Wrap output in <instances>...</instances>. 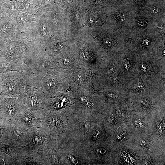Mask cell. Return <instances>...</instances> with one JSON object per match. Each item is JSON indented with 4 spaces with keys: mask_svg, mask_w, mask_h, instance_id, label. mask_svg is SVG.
<instances>
[{
    "mask_svg": "<svg viewBox=\"0 0 165 165\" xmlns=\"http://www.w3.org/2000/svg\"><path fill=\"white\" fill-rule=\"evenodd\" d=\"M2 75L0 95L20 98L25 90V81L23 78H18L13 75L5 74Z\"/></svg>",
    "mask_w": 165,
    "mask_h": 165,
    "instance_id": "obj_1",
    "label": "cell"
},
{
    "mask_svg": "<svg viewBox=\"0 0 165 165\" xmlns=\"http://www.w3.org/2000/svg\"><path fill=\"white\" fill-rule=\"evenodd\" d=\"M14 71L20 73L22 78L26 82L32 74L31 70L26 68L22 63L17 60H9L4 58L0 60V73H6Z\"/></svg>",
    "mask_w": 165,
    "mask_h": 165,
    "instance_id": "obj_2",
    "label": "cell"
},
{
    "mask_svg": "<svg viewBox=\"0 0 165 165\" xmlns=\"http://www.w3.org/2000/svg\"><path fill=\"white\" fill-rule=\"evenodd\" d=\"M43 92L41 89L30 85L26 82L25 90L20 98L25 101L28 106L36 108L40 104Z\"/></svg>",
    "mask_w": 165,
    "mask_h": 165,
    "instance_id": "obj_3",
    "label": "cell"
},
{
    "mask_svg": "<svg viewBox=\"0 0 165 165\" xmlns=\"http://www.w3.org/2000/svg\"><path fill=\"white\" fill-rule=\"evenodd\" d=\"M2 96L4 100L5 114L8 117H10L13 114L16 108V101L13 98Z\"/></svg>",
    "mask_w": 165,
    "mask_h": 165,
    "instance_id": "obj_4",
    "label": "cell"
},
{
    "mask_svg": "<svg viewBox=\"0 0 165 165\" xmlns=\"http://www.w3.org/2000/svg\"><path fill=\"white\" fill-rule=\"evenodd\" d=\"M14 1L16 3V8L19 10L27 12L32 9L33 7L31 4L26 0L22 2H20L17 0Z\"/></svg>",
    "mask_w": 165,
    "mask_h": 165,
    "instance_id": "obj_5",
    "label": "cell"
},
{
    "mask_svg": "<svg viewBox=\"0 0 165 165\" xmlns=\"http://www.w3.org/2000/svg\"><path fill=\"white\" fill-rule=\"evenodd\" d=\"M31 16L27 14H24L20 16L19 19V22L22 24H26L32 20Z\"/></svg>",
    "mask_w": 165,
    "mask_h": 165,
    "instance_id": "obj_6",
    "label": "cell"
},
{
    "mask_svg": "<svg viewBox=\"0 0 165 165\" xmlns=\"http://www.w3.org/2000/svg\"><path fill=\"white\" fill-rule=\"evenodd\" d=\"M81 99L82 102L86 106L89 108H90L92 107V106L91 103L87 100L84 97H82L81 98Z\"/></svg>",
    "mask_w": 165,
    "mask_h": 165,
    "instance_id": "obj_7",
    "label": "cell"
},
{
    "mask_svg": "<svg viewBox=\"0 0 165 165\" xmlns=\"http://www.w3.org/2000/svg\"><path fill=\"white\" fill-rule=\"evenodd\" d=\"M134 88L137 90H141V89H144L143 84L140 82H139L134 85Z\"/></svg>",
    "mask_w": 165,
    "mask_h": 165,
    "instance_id": "obj_8",
    "label": "cell"
},
{
    "mask_svg": "<svg viewBox=\"0 0 165 165\" xmlns=\"http://www.w3.org/2000/svg\"><path fill=\"white\" fill-rule=\"evenodd\" d=\"M33 141L35 144H38L42 142V138L38 136H35L33 138Z\"/></svg>",
    "mask_w": 165,
    "mask_h": 165,
    "instance_id": "obj_9",
    "label": "cell"
},
{
    "mask_svg": "<svg viewBox=\"0 0 165 165\" xmlns=\"http://www.w3.org/2000/svg\"><path fill=\"white\" fill-rule=\"evenodd\" d=\"M48 123L51 126H54L55 125V117H51L48 119Z\"/></svg>",
    "mask_w": 165,
    "mask_h": 165,
    "instance_id": "obj_10",
    "label": "cell"
},
{
    "mask_svg": "<svg viewBox=\"0 0 165 165\" xmlns=\"http://www.w3.org/2000/svg\"><path fill=\"white\" fill-rule=\"evenodd\" d=\"M51 160L53 163L55 164H58L59 163L57 157L54 155L51 156Z\"/></svg>",
    "mask_w": 165,
    "mask_h": 165,
    "instance_id": "obj_11",
    "label": "cell"
},
{
    "mask_svg": "<svg viewBox=\"0 0 165 165\" xmlns=\"http://www.w3.org/2000/svg\"><path fill=\"white\" fill-rule=\"evenodd\" d=\"M68 156L74 164L75 165L79 164L78 161L73 156L69 154L68 155Z\"/></svg>",
    "mask_w": 165,
    "mask_h": 165,
    "instance_id": "obj_12",
    "label": "cell"
},
{
    "mask_svg": "<svg viewBox=\"0 0 165 165\" xmlns=\"http://www.w3.org/2000/svg\"><path fill=\"white\" fill-rule=\"evenodd\" d=\"M24 119L25 122L28 123H30L32 121L31 116L29 114L25 115L24 117Z\"/></svg>",
    "mask_w": 165,
    "mask_h": 165,
    "instance_id": "obj_13",
    "label": "cell"
},
{
    "mask_svg": "<svg viewBox=\"0 0 165 165\" xmlns=\"http://www.w3.org/2000/svg\"><path fill=\"white\" fill-rule=\"evenodd\" d=\"M82 55L83 58L86 60H90V57L88 53L86 52H83L82 53Z\"/></svg>",
    "mask_w": 165,
    "mask_h": 165,
    "instance_id": "obj_14",
    "label": "cell"
},
{
    "mask_svg": "<svg viewBox=\"0 0 165 165\" xmlns=\"http://www.w3.org/2000/svg\"><path fill=\"white\" fill-rule=\"evenodd\" d=\"M141 69L145 72H148L150 70L149 67L145 64L142 65Z\"/></svg>",
    "mask_w": 165,
    "mask_h": 165,
    "instance_id": "obj_15",
    "label": "cell"
},
{
    "mask_svg": "<svg viewBox=\"0 0 165 165\" xmlns=\"http://www.w3.org/2000/svg\"><path fill=\"white\" fill-rule=\"evenodd\" d=\"M14 133L17 136L20 137L22 133L21 131L18 129H16L14 130Z\"/></svg>",
    "mask_w": 165,
    "mask_h": 165,
    "instance_id": "obj_16",
    "label": "cell"
},
{
    "mask_svg": "<svg viewBox=\"0 0 165 165\" xmlns=\"http://www.w3.org/2000/svg\"><path fill=\"white\" fill-rule=\"evenodd\" d=\"M63 64L66 65H69L70 64V62L69 59L67 58H65L63 61Z\"/></svg>",
    "mask_w": 165,
    "mask_h": 165,
    "instance_id": "obj_17",
    "label": "cell"
},
{
    "mask_svg": "<svg viewBox=\"0 0 165 165\" xmlns=\"http://www.w3.org/2000/svg\"><path fill=\"white\" fill-rule=\"evenodd\" d=\"M56 119V123L55 125L57 127H58L60 125V121L59 120V119L58 118L55 117Z\"/></svg>",
    "mask_w": 165,
    "mask_h": 165,
    "instance_id": "obj_18",
    "label": "cell"
},
{
    "mask_svg": "<svg viewBox=\"0 0 165 165\" xmlns=\"http://www.w3.org/2000/svg\"><path fill=\"white\" fill-rule=\"evenodd\" d=\"M98 152L103 154L106 152V150L104 149H98L97 150Z\"/></svg>",
    "mask_w": 165,
    "mask_h": 165,
    "instance_id": "obj_19",
    "label": "cell"
},
{
    "mask_svg": "<svg viewBox=\"0 0 165 165\" xmlns=\"http://www.w3.org/2000/svg\"><path fill=\"white\" fill-rule=\"evenodd\" d=\"M99 134V132L98 131H94L92 134V136L94 138H96L97 137Z\"/></svg>",
    "mask_w": 165,
    "mask_h": 165,
    "instance_id": "obj_20",
    "label": "cell"
},
{
    "mask_svg": "<svg viewBox=\"0 0 165 165\" xmlns=\"http://www.w3.org/2000/svg\"><path fill=\"white\" fill-rule=\"evenodd\" d=\"M140 145L142 147H145V141L144 140H141L140 141Z\"/></svg>",
    "mask_w": 165,
    "mask_h": 165,
    "instance_id": "obj_21",
    "label": "cell"
},
{
    "mask_svg": "<svg viewBox=\"0 0 165 165\" xmlns=\"http://www.w3.org/2000/svg\"><path fill=\"white\" fill-rule=\"evenodd\" d=\"M86 130L88 129L90 127V125L88 123H86L84 124Z\"/></svg>",
    "mask_w": 165,
    "mask_h": 165,
    "instance_id": "obj_22",
    "label": "cell"
},
{
    "mask_svg": "<svg viewBox=\"0 0 165 165\" xmlns=\"http://www.w3.org/2000/svg\"><path fill=\"white\" fill-rule=\"evenodd\" d=\"M108 95L110 97L115 98L116 97V96L112 94H108Z\"/></svg>",
    "mask_w": 165,
    "mask_h": 165,
    "instance_id": "obj_23",
    "label": "cell"
},
{
    "mask_svg": "<svg viewBox=\"0 0 165 165\" xmlns=\"http://www.w3.org/2000/svg\"><path fill=\"white\" fill-rule=\"evenodd\" d=\"M3 0H0V9H1L2 5L3 2Z\"/></svg>",
    "mask_w": 165,
    "mask_h": 165,
    "instance_id": "obj_24",
    "label": "cell"
},
{
    "mask_svg": "<svg viewBox=\"0 0 165 165\" xmlns=\"http://www.w3.org/2000/svg\"><path fill=\"white\" fill-rule=\"evenodd\" d=\"M0 101H1V97H0V110L1 108V105Z\"/></svg>",
    "mask_w": 165,
    "mask_h": 165,
    "instance_id": "obj_25",
    "label": "cell"
},
{
    "mask_svg": "<svg viewBox=\"0 0 165 165\" xmlns=\"http://www.w3.org/2000/svg\"><path fill=\"white\" fill-rule=\"evenodd\" d=\"M2 58L0 57V60H1L2 59Z\"/></svg>",
    "mask_w": 165,
    "mask_h": 165,
    "instance_id": "obj_26",
    "label": "cell"
}]
</instances>
